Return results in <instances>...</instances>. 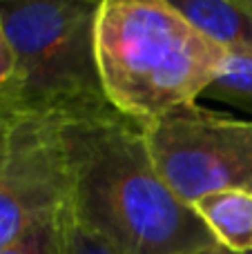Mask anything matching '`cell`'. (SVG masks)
<instances>
[{
    "label": "cell",
    "mask_w": 252,
    "mask_h": 254,
    "mask_svg": "<svg viewBox=\"0 0 252 254\" xmlns=\"http://www.w3.org/2000/svg\"><path fill=\"white\" fill-rule=\"evenodd\" d=\"M76 212L116 254H194L217 243L159 179L141 125L119 112L63 123Z\"/></svg>",
    "instance_id": "obj_1"
},
{
    "label": "cell",
    "mask_w": 252,
    "mask_h": 254,
    "mask_svg": "<svg viewBox=\"0 0 252 254\" xmlns=\"http://www.w3.org/2000/svg\"><path fill=\"white\" fill-rule=\"evenodd\" d=\"M228 52L201 34L170 0H101L96 58L110 105L145 125L196 103Z\"/></svg>",
    "instance_id": "obj_2"
},
{
    "label": "cell",
    "mask_w": 252,
    "mask_h": 254,
    "mask_svg": "<svg viewBox=\"0 0 252 254\" xmlns=\"http://www.w3.org/2000/svg\"><path fill=\"white\" fill-rule=\"evenodd\" d=\"M96 13L98 2H0L13 52V78L4 92L18 114L74 123L116 112L98 71Z\"/></svg>",
    "instance_id": "obj_3"
},
{
    "label": "cell",
    "mask_w": 252,
    "mask_h": 254,
    "mask_svg": "<svg viewBox=\"0 0 252 254\" xmlns=\"http://www.w3.org/2000/svg\"><path fill=\"white\" fill-rule=\"evenodd\" d=\"M159 179L186 205L226 190L252 192V121L199 103L141 125Z\"/></svg>",
    "instance_id": "obj_4"
},
{
    "label": "cell",
    "mask_w": 252,
    "mask_h": 254,
    "mask_svg": "<svg viewBox=\"0 0 252 254\" xmlns=\"http://www.w3.org/2000/svg\"><path fill=\"white\" fill-rule=\"evenodd\" d=\"M69 196L63 123L18 114L0 161V248L52 219Z\"/></svg>",
    "instance_id": "obj_5"
},
{
    "label": "cell",
    "mask_w": 252,
    "mask_h": 254,
    "mask_svg": "<svg viewBox=\"0 0 252 254\" xmlns=\"http://www.w3.org/2000/svg\"><path fill=\"white\" fill-rule=\"evenodd\" d=\"M201 34L226 52H252V9L246 0H170Z\"/></svg>",
    "instance_id": "obj_6"
},
{
    "label": "cell",
    "mask_w": 252,
    "mask_h": 254,
    "mask_svg": "<svg viewBox=\"0 0 252 254\" xmlns=\"http://www.w3.org/2000/svg\"><path fill=\"white\" fill-rule=\"evenodd\" d=\"M194 214L230 254H252V192L226 190L199 198Z\"/></svg>",
    "instance_id": "obj_7"
},
{
    "label": "cell",
    "mask_w": 252,
    "mask_h": 254,
    "mask_svg": "<svg viewBox=\"0 0 252 254\" xmlns=\"http://www.w3.org/2000/svg\"><path fill=\"white\" fill-rule=\"evenodd\" d=\"M201 98L228 103L252 114V52H228L221 71Z\"/></svg>",
    "instance_id": "obj_8"
},
{
    "label": "cell",
    "mask_w": 252,
    "mask_h": 254,
    "mask_svg": "<svg viewBox=\"0 0 252 254\" xmlns=\"http://www.w3.org/2000/svg\"><path fill=\"white\" fill-rule=\"evenodd\" d=\"M54 254H116L67 201L54 216Z\"/></svg>",
    "instance_id": "obj_9"
},
{
    "label": "cell",
    "mask_w": 252,
    "mask_h": 254,
    "mask_svg": "<svg viewBox=\"0 0 252 254\" xmlns=\"http://www.w3.org/2000/svg\"><path fill=\"white\" fill-rule=\"evenodd\" d=\"M54 216L27 230L16 241L2 246L0 254H54Z\"/></svg>",
    "instance_id": "obj_10"
},
{
    "label": "cell",
    "mask_w": 252,
    "mask_h": 254,
    "mask_svg": "<svg viewBox=\"0 0 252 254\" xmlns=\"http://www.w3.org/2000/svg\"><path fill=\"white\" fill-rule=\"evenodd\" d=\"M16 116H18V112L13 107L11 98L7 96L4 89H0V161H2L4 149H7V138H9V131H11Z\"/></svg>",
    "instance_id": "obj_11"
},
{
    "label": "cell",
    "mask_w": 252,
    "mask_h": 254,
    "mask_svg": "<svg viewBox=\"0 0 252 254\" xmlns=\"http://www.w3.org/2000/svg\"><path fill=\"white\" fill-rule=\"evenodd\" d=\"M13 78V52L7 40V34L0 22V89H4Z\"/></svg>",
    "instance_id": "obj_12"
},
{
    "label": "cell",
    "mask_w": 252,
    "mask_h": 254,
    "mask_svg": "<svg viewBox=\"0 0 252 254\" xmlns=\"http://www.w3.org/2000/svg\"><path fill=\"white\" fill-rule=\"evenodd\" d=\"M194 254H230V252H228L226 248H221L219 243H212V246L203 248V250H199V252H194Z\"/></svg>",
    "instance_id": "obj_13"
},
{
    "label": "cell",
    "mask_w": 252,
    "mask_h": 254,
    "mask_svg": "<svg viewBox=\"0 0 252 254\" xmlns=\"http://www.w3.org/2000/svg\"><path fill=\"white\" fill-rule=\"evenodd\" d=\"M246 2H248V7H250V9H252V0H246Z\"/></svg>",
    "instance_id": "obj_14"
}]
</instances>
